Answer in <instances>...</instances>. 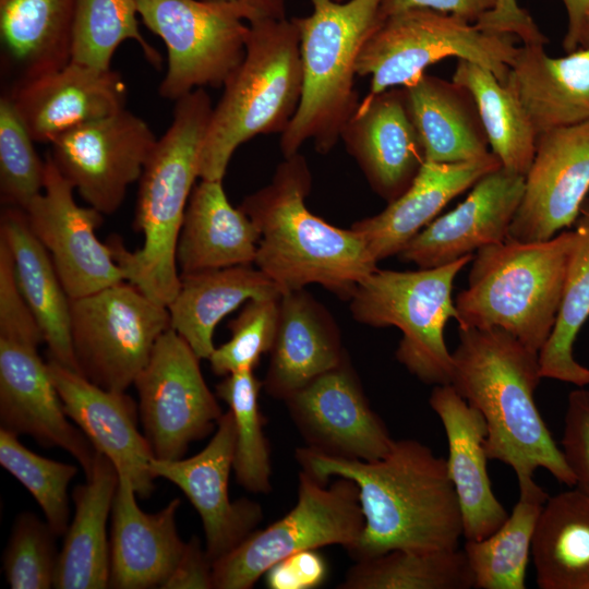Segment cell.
I'll list each match as a JSON object with an SVG mask.
<instances>
[{
    "instance_id": "cell-52",
    "label": "cell",
    "mask_w": 589,
    "mask_h": 589,
    "mask_svg": "<svg viewBox=\"0 0 589 589\" xmlns=\"http://www.w3.org/2000/svg\"><path fill=\"white\" fill-rule=\"evenodd\" d=\"M567 12V32L564 37V49L572 52L579 48L580 36L589 17V0H562Z\"/></svg>"
},
{
    "instance_id": "cell-18",
    "label": "cell",
    "mask_w": 589,
    "mask_h": 589,
    "mask_svg": "<svg viewBox=\"0 0 589 589\" xmlns=\"http://www.w3.org/2000/svg\"><path fill=\"white\" fill-rule=\"evenodd\" d=\"M236 424L230 410L220 417L208 444L197 454L177 460L153 458L149 465L155 479L176 484L199 513L205 551L212 562L224 556L261 522V505L242 497L230 501L228 483L233 469Z\"/></svg>"
},
{
    "instance_id": "cell-54",
    "label": "cell",
    "mask_w": 589,
    "mask_h": 589,
    "mask_svg": "<svg viewBox=\"0 0 589 589\" xmlns=\"http://www.w3.org/2000/svg\"><path fill=\"white\" fill-rule=\"evenodd\" d=\"M589 46V17L587 19L581 36L579 41V48L580 47H588Z\"/></svg>"
},
{
    "instance_id": "cell-29",
    "label": "cell",
    "mask_w": 589,
    "mask_h": 589,
    "mask_svg": "<svg viewBox=\"0 0 589 589\" xmlns=\"http://www.w3.org/2000/svg\"><path fill=\"white\" fill-rule=\"evenodd\" d=\"M260 232L225 193L223 180L201 179L191 193L176 248L181 275L252 265Z\"/></svg>"
},
{
    "instance_id": "cell-42",
    "label": "cell",
    "mask_w": 589,
    "mask_h": 589,
    "mask_svg": "<svg viewBox=\"0 0 589 589\" xmlns=\"http://www.w3.org/2000/svg\"><path fill=\"white\" fill-rule=\"evenodd\" d=\"M0 465L33 495L53 532L63 536L70 525L68 488L77 467L34 453L2 428Z\"/></svg>"
},
{
    "instance_id": "cell-1",
    "label": "cell",
    "mask_w": 589,
    "mask_h": 589,
    "mask_svg": "<svg viewBox=\"0 0 589 589\" xmlns=\"http://www.w3.org/2000/svg\"><path fill=\"white\" fill-rule=\"evenodd\" d=\"M301 470L327 483L352 480L364 517L360 539L348 550L354 561L396 549L435 551L459 548L461 510L446 459L416 440L395 441L373 461L333 457L306 446L294 453Z\"/></svg>"
},
{
    "instance_id": "cell-4",
    "label": "cell",
    "mask_w": 589,
    "mask_h": 589,
    "mask_svg": "<svg viewBox=\"0 0 589 589\" xmlns=\"http://www.w3.org/2000/svg\"><path fill=\"white\" fill-rule=\"evenodd\" d=\"M213 108L204 88L176 100L172 122L157 140L139 180L133 225L143 235V245L129 251L119 237L107 242L125 280L165 306L181 284L176 248L194 182L200 178Z\"/></svg>"
},
{
    "instance_id": "cell-15",
    "label": "cell",
    "mask_w": 589,
    "mask_h": 589,
    "mask_svg": "<svg viewBox=\"0 0 589 589\" xmlns=\"http://www.w3.org/2000/svg\"><path fill=\"white\" fill-rule=\"evenodd\" d=\"M44 190L25 209L27 223L51 256L70 299L84 297L125 280L108 243L96 237L103 214L74 199V188L50 154Z\"/></svg>"
},
{
    "instance_id": "cell-8",
    "label": "cell",
    "mask_w": 589,
    "mask_h": 589,
    "mask_svg": "<svg viewBox=\"0 0 589 589\" xmlns=\"http://www.w3.org/2000/svg\"><path fill=\"white\" fill-rule=\"evenodd\" d=\"M473 256L417 271L376 268L359 283L349 299L357 322L401 330L396 359L424 384H450L453 354L444 329L449 318L457 317L452 298L454 280Z\"/></svg>"
},
{
    "instance_id": "cell-20",
    "label": "cell",
    "mask_w": 589,
    "mask_h": 589,
    "mask_svg": "<svg viewBox=\"0 0 589 589\" xmlns=\"http://www.w3.org/2000/svg\"><path fill=\"white\" fill-rule=\"evenodd\" d=\"M69 419L37 348L0 338L1 428L68 452L87 476L96 450Z\"/></svg>"
},
{
    "instance_id": "cell-21",
    "label": "cell",
    "mask_w": 589,
    "mask_h": 589,
    "mask_svg": "<svg viewBox=\"0 0 589 589\" xmlns=\"http://www.w3.org/2000/svg\"><path fill=\"white\" fill-rule=\"evenodd\" d=\"M47 365L68 417L96 452L130 478L137 496L149 497L155 490L149 469L154 455L139 431V406L133 398L125 392L104 389L56 361Z\"/></svg>"
},
{
    "instance_id": "cell-31",
    "label": "cell",
    "mask_w": 589,
    "mask_h": 589,
    "mask_svg": "<svg viewBox=\"0 0 589 589\" xmlns=\"http://www.w3.org/2000/svg\"><path fill=\"white\" fill-rule=\"evenodd\" d=\"M0 239L10 250L19 287L41 329L49 360L76 372L70 298L50 254L32 232L24 209L4 207Z\"/></svg>"
},
{
    "instance_id": "cell-39",
    "label": "cell",
    "mask_w": 589,
    "mask_h": 589,
    "mask_svg": "<svg viewBox=\"0 0 589 589\" xmlns=\"http://www.w3.org/2000/svg\"><path fill=\"white\" fill-rule=\"evenodd\" d=\"M473 575L464 550L396 549L356 561L339 589H469Z\"/></svg>"
},
{
    "instance_id": "cell-45",
    "label": "cell",
    "mask_w": 589,
    "mask_h": 589,
    "mask_svg": "<svg viewBox=\"0 0 589 589\" xmlns=\"http://www.w3.org/2000/svg\"><path fill=\"white\" fill-rule=\"evenodd\" d=\"M280 297L245 302L228 324L230 339L215 348L208 359L216 375L254 370L262 356L271 351L278 325Z\"/></svg>"
},
{
    "instance_id": "cell-38",
    "label": "cell",
    "mask_w": 589,
    "mask_h": 589,
    "mask_svg": "<svg viewBox=\"0 0 589 589\" xmlns=\"http://www.w3.org/2000/svg\"><path fill=\"white\" fill-rule=\"evenodd\" d=\"M563 293L550 337L538 353L542 378L589 385V368L574 357V344L589 317V200L576 220Z\"/></svg>"
},
{
    "instance_id": "cell-37",
    "label": "cell",
    "mask_w": 589,
    "mask_h": 589,
    "mask_svg": "<svg viewBox=\"0 0 589 589\" xmlns=\"http://www.w3.org/2000/svg\"><path fill=\"white\" fill-rule=\"evenodd\" d=\"M453 81L471 94L489 145L502 167L526 176L538 134L516 95L492 71L464 59H458Z\"/></svg>"
},
{
    "instance_id": "cell-53",
    "label": "cell",
    "mask_w": 589,
    "mask_h": 589,
    "mask_svg": "<svg viewBox=\"0 0 589 589\" xmlns=\"http://www.w3.org/2000/svg\"><path fill=\"white\" fill-rule=\"evenodd\" d=\"M253 7L260 17H286L285 0H244Z\"/></svg>"
},
{
    "instance_id": "cell-40",
    "label": "cell",
    "mask_w": 589,
    "mask_h": 589,
    "mask_svg": "<svg viewBox=\"0 0 589 589\" xmlns=\"http://www.w3.org/2000/svg\"><path fill=\"white\" fill-rule=\"evenodd\" d=\"M263 382L254 370H241L224 377L216 395L231 411L236 424L233 471L237 482L252 493H267L271 484V450L263 426L266 418L260 409Z\"/></svg>"
},
{
    "instance_id": "cell-17",
    "label": "cell",
    "mask_w": 589,
    "mask_h": 589,
    "mask_svg": "<svg viewBox=\"0 0 589 589\" xmlns=\"http://www.w3.org/2000/svg\"><path fill=\"white\" fill-rule=\"evenodd\" d=\"M588 192L589 120L539 134L507 238H553L576 223Z\"/></svg>"
},
{
    "instance_id": "cell-25",
    "label": "cell",
    "mask_w": 589,
    "mask_h": 589,
    "mask_svg": "<svg viewBox=\"0 0 589 589\" xmlns=\"http://www.w3.org/2000/svg\"><path fill=\"white\" fill-rule=\"evenodd\" d=\"M429 404L447 437L446 462L461 510L464 538L482 540L509 515L492 490L485 421L450 384L434 386Z\"/></svg>"
},
{
    "instance_id": "cell-48",
    "label": "cell",
    "mask_w": 589,
    "mask_h": 589,
    "mask_svg": "<svg viewBox=\"0 0 589 589\" xmlns=\"http://www.w3.org/2000/svg\"><path fill=\"white\" fill-rule=\"evenodd\" d=\"M326 576V562L315 550L289 555L265 573L271 589H311L322 585Z\"/></svg>"
},
{
    "instance_id": "cell-16",
    "label": "cell",
    "mask_w": 589,
    "mask_h": 589,
    "mask_svg": "<svg viewBox=\"0 0 589 589\" xmlns=\"http://www.w3.org/2000/svg\"><path fill=\"white\" fill-rule=\"evenodd\" d=\"M306 447L347 459L373 461L395 440L371 408L347 357L284 400Z\"/></svg>"
},
{
    "instance_id": "cell-11",
    "label": "cell",
    "mask_w": 589,
    "mask_h": 589,
    "mask_svg": "<svg viewBox=\"0 0 589 589\" xmlns=\"http://www.w3.org/2000/svg\"><path fill=\"white\" fill-rule=\"evenodd\" d=\"M363 528L359 489L352 480L337 477L327 486L301 470L294 507L213 562L214 588L250 589L274 564L297 552L332 544L348 550Z\"/></svg>"
},
{
    "instance_id": "cell-13",
    "label": "cell",
    "mask_w": 589,
    "mask_h": 589,
    "mask_svg": "<svg viewBox=\"0 0 589 589\" xmlns=\"http://www.w3.org/2000/svg\"><path fill=\"white\" fill-rule=\"evenodd\" d=\"M200 358L172 328L157 340L133 385L154 458H183L189 445L211 434L223 416L208 388Z\"/></svg>"
},
{
    "instance_id": "cell-35",
    "label": "cell",
    "mask_w": 589,
    "mask_h": 589,
    "mask_svg": "<svg viewBox=\"0 0 589 589\" xmlns=\"http://www.w3.org/2000/svg\"><path fill=\"white\" fill-rule=\"evenodd\" d=\"M531 556L541 589H589V495L569 486L544 503Z\"/></svg>"
},
{
    "instance_id": "cell-32",
    "label": "cell",
    "mask_w": 589,
    "mask_h": 589,
    "mask_svg": "<svg viewBox=\"0 0 589 589\" xmlns=\"http://www.w3.org/2000/svg\"><path fill=\"white\" fill-rule=\"evenodd\" d=\"M401 87L425 161L459 163L490 153L477 105L466 87L425 73Z\"/></svg>"
},
{
    "instance_id": "cell-50",
    "label": "cell",
    "mask_w": 589,
    "mask_h": 589,
    "mask_svg": "<svg viewBox=\"0 0 589 589\" xmlns=\"http://www.w3.org/2000/svg\"><path fill=\"white\" fill-rule=\"evenodd\" d=\"M163 589H212L213 562L202 549L197 537H192L185 544L184 551L161 587Z\"/></svg>"
},
{
    "instance_id": "cell-47",
    "label": "cell",
    "mask_w": 589,
    "mask_h": 589,
    "mask_svg": "<svg viewBox=\"0 0 589 589\" xmlns=\"http://www.w3.org/2000/svg\"><path fill=\"white\" fill-rule=\"evenodd\" d=\"M561 449L575 478V486L589 495V390L567 397Z\"/></svg>"
},
{
    "instance_id": "cell-24",
    "label": "cell",
    "mask_w": 589,
    "mask_h": 589,
    "mask_svg": "<svg viewBox=\"0 0 589 589\" xmlns=\"http://www.w3.org/2000/svg\"><path fill=\"white\" fill-rule=\"evenodd\" d=\"M136 495L130 478L119 472L111 510L109 588H161L187 544L176 526L180 498L157 513H146Z\"/></svg>"
},
{
    "instance_id": "cell-56",
    "label": "cell",
    "mask_w": 589,
    "mask_h": 589,
    "mask_svg": "<svg viewBox=\"0 0 589 589\" xmlns=\"http://www.w3.org/2000/svg\"><path fill=\"white\" fill-rule=\"evenodd\" d=\"M335 1L342 2V1H345V0H335Z\"/></svg>"
},
{
    "instance_id": "cell-2",
    "label": "cell",
    "mask_w": 589,
    "mask_h": 589,
    "mask_svg": "<svg viewBox=\"0 0 589 589\" xmlns=\"http://www.w3.org/2000/svg\"><path fill=\"white\" fill-rule=\"evenodd\" d=\"M450 385L486 424L489 459L509 466L518 485L534 481L543 468L556 481L575 486L561 447L536 405L542 378L538 353L500 328H458Z\"/></svg>"
},
{
    "instance_id": "cell-28",
    "label": "cell",
    "mask_w": 589,
    "mask_h": 589,
    "mask_svg": "<svg viewBox=\"0 0 589 589\" xmlns=\"http://www.w3.org/2000/svg\"><path fill=\"white\" fill-rule=\"evenodd\" d=\"M543 46L519 47L505 83L538 135L589 120V46L557 58Z\"/></svg>"
},
{
    "instance_id": "cell-19",
    "label": "cell",
    "mask_w": 589,
    "mask_h": 589,
    "mask_svg": "<svg viewBox=\"0 0 589 589\" xmlns=\"http://www.w3.org/2000/svg\"><path fill=\"white\" fill-rule=\"evenodd\" d=\"M525 176L503 167L483 176L468 196L436 217L397 254L405 263L432 268L507 239L519 207Z\"/></svg>"
},
{
    "instance_id": "cell-14",
    "label": "cell",
    "mask_w": 589,
    "mask_h": 589,
    "mask_svg": "<svg viewBox=\"0 0 589 589\" xmlns=\"http://www.w3.org/2000/svg\"><path fill=\"white\" fill-rule=\"evenodd\" d=\"M157 140L145 120L124 108L59 135L49 154L88 206L110 215L140 180Z\"/></svg>"
},
{
    "instance_id": "cell-3",
    "label": "cell",
    "mask_w": 589,
    "mask_h": 589,
    "mask_svg": "<svg viewBox=\"0 0 589 589\" xmlns=\"http://www.w3.org/2000/svg\"><path fill=\"white\" fill-rule=\"evenodd\" d=\"M311 187L308 163L297 153L285 157L267 185L242 201L239 207L260 232L254 264L281 293L318 284L349 301L377 262L354 231L306 208Z\"/></svg>"
},
{
    "instance_id": "cell-5",
    "label": "cell",
    "mask_w": 589,
    "mask_h": 589,
    "mask_svg": "<svg viewBox=\"0 0 589 589\" xmlns=\"http://www.w3.org/2000/svg\"><path fill=\"white\" fill-rule=\"evenodd\" d=\"M300 34L293 19L249 22L245 53L213 108L200 179L223 180L236 149L261 134L283 133L302 95Z\"/></svg>"
},
{
    "instance_id": "cell-10",
    "label": "cell",
    "mask_w": 589,
    "mask_h": 589,
    "mask_svg": "<svg viewBox=\"0 0 589 589\" xmlns=\"http://www.w3.org/2000/svg\"><path fill=\"white\" fill-rule=\"evenodd\" d=\"M140 19L167 49L159 94L178 100L196 88L220 87L245 53L249 22L260 17L244 0H135Z\"/></svg>"
},
{
    "instance_id": "cell-12",
    "label": "cell",
    "mask_w": 589,
    "mask_h": 589,
    "mask_svg": "<svg viewBox=\"0 0 589 589\" xmlns=\"http://www.w3.org/2000/svg\"><path fill=\"white\" fill-rule=\"evenodd\" d=\"M76 372L108 390L125 392L170 328L168 308L123 280L70 299Z\"/></svg>"
},
{
    "instance_id": "cell-46",
    "label": "cell",
    "mask_w": 589,
    "mask_h": 589,
    "mask_svg": "<svg viewBox=\"0 0 589 589\" xmlns=\"http://www.w3.org/2000/svg\"><path fill=\"white\" fill-rule=\"evenodd\" d=\"M0 338L38 347L41 329L16 280L12 255L0 239Z\"/></svg>"
},
{
    "instance_id": "cell-55",
    "label": "cell",
    "mask_w": 589,
    "mask_h": 589,
    "mask_svg": "<svg viewBox=\"0 0 589 589\" xmlns=\"http://www.w3.org/2000/svg\"><path fill=\"white\" fill-rule=\"evenodd\" d=\"M207 1H217V2H223V1H233V0H207Z\"/></svg>"
},
{
    "instance_id": "cell-9",
    "label": "cell",
    "mask_w": 589,
    "mask_h": 589,
    "mask_svg": "<svg viewBox=\"0 0 589 589\" xmlns=\"http://www.w3.org/2000/svg\"><path fill=\"white\" fill-rule=\"evenodd\" d=\"M519 47L513 36L430 9H411L380 21L361 48L359 76H370L369 94L405 86L426 68L450 57L472 61L506 83Z\"/></svg>"
},
{
    "instance_id": "cell-7",
    "label": "cell",
    "mask_w": 589,
    "mask_h": 589,
    "mask_svg": "<svg viewBox=\"0 0 589 589\" xmlns=\"http://www.w3.org/2000/svg\"><path fill=\"white\" fill-rule=\"evenodd\" d=\"M312 13L293 17L300 34L303 86L298 110L281 133L284 157L309 140L328 153L360 100L354 88L362 46L380 23L383 0H309Z\"/></svg>"
},
{
    "instance_id": "cell-34",
    "label": "cell",
    "mask_w": 589,
    "mask_h": 589,
    "mask_svg": "<svg viewBox=\"0 0 589 589\" xmlns=\"http://www.w3.org/2000/svg\"><path fill=\"white\" fill-rule=\"evenodd\" d=\"M76 2L0 0L2 67L13 76L12 86L70 62Z\"/></svg>"
},
{
    "instance_id": "cell-33",
    "label": "cell",
    "mask_w": 589,
    "mask_h": 589,
    "mask_svg": "<svg viewBox=\"0 0 589 589\" xmlns=\"http://www.w3.org/2000/svg\"><path fill=\"white\" fill-rule=\"evenodd\" d=\"M181 284L168 304L170 328L181 336L200 359L215 350L213 337L218 323L253 299L283 293L260 268L237 265L181 275Z\"/></svg>"
},
{
    "instance_id": "cell-43",
    "label": "cell",
    "mask_w": 589,
    "mask_h": 589,
    "mask_svg": "<svg viewBox=\"0 0 589 589\" xmlns=\"http://www.w3.org/2000/svg\"><path fill=\"white\" fill-rule=\"evenodd\" d=\"M8 93L0 98V196L4 207L26 209L43 192L46 160L40 159Z\"/></svg>"
},
{
    "instance_id": "cell-36",
    "label": "cell",
    "mask_w": 589,
    "mask_h": 589,
    "mask_svg": "<svg viewBox=\"0 0 589 589\" xmlns=\"http://www.w3.org/2000/svg\"><path fill=\"white\" fill-rule=\"evenodd\" d=\"M548 497L536 481L519 486V500L506 520L482 540H466L462 550L473 575V588H526L532 539Z\"/></svg>"
},
{
    "instance_id": "cell-27",
    "label": "cell",
    "mask_w": 589,
    "mask_h": 589,
    "mask_svg": "<svg viewBox=\"0 0 589 589\" xmlns=\"http://www.w3.org/2000/svg\"><path fill=\"white\" fill-rule=\"evenodd\" d=\"M269 353L263 388L280 400H286L348 357L337 323L304 288L281 294L276 336Z\"/></svg>"
},
{
    "instance_id": "cell-23",
    "label": "cell",
    "mask_w": 589,
    "mask_h": 589,
    "mask_svg": "<svg viewBox=\"0 0 589 589\" xmlns=\"http://www.w3.org/2000/svg\"><path fill=\"white\" fill-rule=\"evenodd\" d=\"M35 142L59 135L125 108L127 85L110 69L70 60L53 72L7 91Z\"/></svg>"
},
{
    "instance_id": "cell-49",
    "label": "cell",
    "mask_w": 589,
    "mask_h": 589,
    "mask_svg": "<svg viewBox=\"0 0 589 589\" xmlns=\"http://www.w3.org/2000/svg\"><path fill=\"white\" fill-rule=\"evenodd\" d=\"M482 31L518 37L524 45H545L548 38L541 33L529 13L517 0H495L493 8L476 23Z\"/></svg>"
},
{
    "instance_id": "cell-41",
    "label": "cell",
    "mask_w": 589,
    "mask_h": 589,
    "mask_svg": "<svg viewBox=\"0 0 589 589\" xmlns=\"http://www.w3.org/2000/svg\"><path fill=\"white\" fill-rule=\"evenodd\" d=\"M135 0H77L71 60L98 69H110L117 48L136 41L144 58L160 68L161 57L139 27Z\"/></svg>"
},
{
    "instance_id": "cell-26",
    "label": "cell",
    "mask_w": 589,
    "mask_h": 589,
    "mask_svg": "<svg viewBox=\"0 0 589 589\" xmlns=\"http://www.w3.org/2000/svg\"><path fill=\"white\" fill-rule=\"evenodd\" d=\"M501 167L492 152L459 163L425 161L399 197L350 229L362 238L376 262L397 255L454 197Z\"/></svg>"
},
{
    "instance_id": "cell-30",
    "label": "cell",
    "mask_w": 589,
    "mask_h": 589,
    "mask_svg": "<svg viewBox=\"0 0 589 589\" xmlns=\"http://www.w3.org/2000/svg\"><path fill=\"white\" fill-rule=\"evenodd\" d=\"M119 483V471L104 454L96 452L83 484L72 491L74 517L59 551L53 588H109L110 540L107 521Z\"/></svg>"
},
{
    "instance_id": "cell-44",
    "label": "cell",
    "mask_w": 589,
    "mask_h": 589,
    "mask_svg": "<svg viewBox=\"0 0 589 589\" xmlns=\"http://www.w3.org/2000/svg\"><path fill=\"white\" fill-rule=\"evenodd\" d=\"M56 537L48 522L34 513L19 514L2 557L12 589L53 588L59 556Z\"/></svg>"
},
{
    "instance_id": "cell-22",
    "label": "cell",
    "mask_w": 589,
    "mask_h": 589,
    "mask_svg": "<svg viewBox=\"0 0 589 589\" xmlns=\"http://www.w3.org/2000/svg\"><path fill=\"white\" fill-rule=\"evenodd\" d=\"M372 190L387 203L399 197L425 163L401 88L368 94L340 132Z\"/></svg>"
},
{
    "instance_id": "cell-6",
    "label": "cell",
    "mask_w": 589,
    "mask_h": 589,
    "mask_svg": "<svg viewBox=\"0 0 589 589\" xmlns=\"http://www.w3.org/2000/svg\"><path fill=\"white\" fill-rule=\"evenodd\" d=\"M575 233L478 250L455 300L458 328H500L539 353L554 327Z\"/></svg>"
},
{
    "instance_id": "cell-51",
    "label": "cell",
    "mask_w": 589,
    "mask_h": 589,
    "mask_svg": "<svg viewBox=\"0 0 589 589\" xmlns=\"http://www.w3.org/2000/svg\"><path fill=\"white\" fill-rule=\"evenodd\" d=\"M494 3L495 0H383L380 21L406 10L430 9L476 23Z\"/></svg>"
}]
</instances>
